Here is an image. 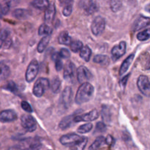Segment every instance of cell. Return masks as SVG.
<instances>
[{"label": "cell", "instance_id": "8d00e7d4", "mask_svg": "<svg viewBox=\"0 0 150 150\" xmlns=\"http://www.w3.org/2000/svg\"><path fill=\"white\" fill-rule=\"evenodd\" d=\"M10 33V30L8 29H4L1 32V33H0V40L2 41L3 43L9 38Z\"/></svg>", "mask_w": 150, "mask_h": 150}, {"label": "cell", "instance_id": "b9f144b4", "mask_svg": "<svg viewBox=\"0 0 150 150\" xmlns=\"http://www.w3.org/2000/svg\"><path fill=\"white\" fill-rule=\"evenodd\" d=\"M7 150H29L26 148L23 147L21 145H15V146H11V147L9 148Z\"/></svg>", "mask_w": 150, "mask_h": 150}, {"label": "cell", "instance_id": "60d3db41", "mask_svg": "<svg viewBox=\"0 0 150 150\" xmlns=\"http://www.w3.org/2000/svg\"><path fill=\"white\" fill-rule=\"evenodd\" d=\"M106 130V125L105 123L100 122H98L96 125V131L99 133H104Z\"/></svg>", "mask_w": 150, "mask_h": 150}, {"label": "cell", "instance_id": "4dcf8cb0", "mask_svg": "<svg viewBox=\"0 0 150 150\" xmlns=\"http://www.w3.org/2000/svg\"><path fill=\"white\" fill-rule=\"evenodd\" d=\"M61 87V81L59 78H54L51 83V90L54 93H57L59 92Z\"/></svg>", "mask_w": 150, "mask_h": 150}, {"label": "cell", "instance_id": "7c38bea8", "mask_svg": "<svg viewBox=\"0 0 150 150\" xmlns=\"http://www.w3.org/2000/svg\"><path fill=\"white\" fill-rule=\"evenodd\" d=\"M18 115L15 111L11 109L4 110L0 112V122L2 123L11 122L17 120Z\"/></svg>", "mask_w": 150, "mask_h": 150}, {"label": "cell", "instance_id": "9c48e42d", "mask_svg": "<svg viewBox=\"0 0 150 150\" xmlns=\"http://www.w3.org/2000/svg\"><path fill=\"white\" fill-rule=\"evenodd\" d=\"M82 138L83 136L77 135L76 133H69V134H66L62 136L59 139V142L62 145L70 146L80 141Z\"/></svg>", "mask_w": 150, "mask_h": 150}, {"label": "cell", "instance_id": "836d02e7", "mask_svg": "<svg viewBox=\"0 0 150 150\" xmlns=\"http://www.w3.org/2000/svg\"><path fill=\"white\" fill-rule=\"evenodd\" d=\"M93 127V125L91 123H86V124L82 125L81 126L78 128V133H81V134H84V133H89L91 131Z\"/></svg>", "mask_w": 150, "mask_h": 150}, {"label": "cell", "instance_id": "ba28073f", "mask_svg": "<svg viewBox=\"0 0 150 150\" xmlns=\"http://www.w3.org/2000/svg\"><path fill=\"white\" fill-rule=\"evenodd\" d=\"M76 67L72 62H67L64 67L63 76L66 81L69 82H73L76 76Z\"/></svg>", "mask_w": 150, "mask_h": 150}, {"label": "cell", "instance_id": "4316f807", "mask_svg": "<svg viewBox=\"0 0 150 150\" xmlns=\"http://www.w3.org/2000/svg\"><path fill=\"white\" fill-rule=\"evenodd\" d=\"M31 4L34 7L38 10H43V9H47V7L49 6V1L47 0H35Z\"/></svg>", "mask_w": 150, "mask_h": 150}, {"label": "cell", "instance_id": "5bb4252c", "mask_svg": "<svg viewBox=\"0 0 150 150\" xmlns=\"http://www.w3.org/2000/svg\"><path fill=\"white\" fill-rule=\"evenodd\" d=\"M73 90L70 86H67L63 90L61 96V103L64 108H67L70 105L72 102V98H73Z\"/></svg>", "mask_w": 150, "mask_h": 150}, {"label": "cell", "instance_id": "d6a6232c", "mask_svg": "<svg viewBox=\"0 0 150 150\" xmlns=\"http://www.w3.org/2000/svg\"><path fill=\"white\" fill-rule=\"evenodd\" d=\"M150 38V29H146L145 30L140 32L137 35V39L140 41L147 40Z\"/></svg>", "mask_w": 150, "mask_h": 150}, {"label": "cell", "instance_id": "f546056e", "mask_svg": "<svg viewBox=\"0 0 150 150\" xmlns=\"http://www.w3.org/2000/svg\"><path fill=\"white\" fill-rule=\"evenodd\" d=\"M70 50H71L74 53H77L79 52V51L82 49L83 48V43L81 42V41H79V40H75L73 41L70 44Z\"/></svg>", "mask_w": 150, "mask_h": 150}, {"label": "cell", "instance_id": "83f0119b", "mask_svg": "<svg viewBox=\"0 0 150 150\" xmlns=\"http://www.w3.org/2000/svg\"><path fill=\"white\" fill-rule=\"evenodd\" d=\"M52 29L46 23H43L41 25L38 29V34L39 35H45V36H51L52 34Z\"/></svg>", "mask_w": 150, "mask_h": 150}, {"label": "cell", "instance_id": "603a6c76", "mask_svg": "<svg viewBox=\"0 0 150 150\" xmlns=\"http://www.w3.org/2000/svg\"><path fill=\"white\" fill-rule=\"evenodd\" d=\"M105 144V139L103 136H98L96 139H95V142L91 144V146H89V150H98V149L101 147L103 145Z\"/></svg>", "mask_w": 150, "mask_h": 150}, {"label": "cell", "instance_id": "d590c367", "mask_svg": "<svg viewBox=\"0 0 150 150\" xmlns=\"http://www.w3.org/2000/svg\"><path fill=\"white\" fill-rule=\"evenodd\" d=\"M102 116L103 119L105 121L109 122L110 119H111V114H110V111L107 106H103L102 109Z\"/></svg>", "mask_w": 150, "mask_h": 150}, {"label": "cell", "instance_id": "52a82bcc", "mask_svg": "<svg viewBox=\"0 0 150 150\" xmlns=\"http://www.w3.org/2000/svg\"><path fill=\"white\" fill-rule=\"evenodd\" d=\"M76 76L79 83H84L88 81L91 80L92 78V75L88 68L84 66H80L76 70Z\"/></svg>", "mask_w": 150, "mask_h": 150}, {"label": "cell", "instance_id": "f1b7e54d", "mask_svg": "<svg viewBox=\"0 0 150 150\" xmlns=\"http://www.w3.org/2000/svg\"><path fill=\"white\" fill-rule=\"evenodd\" d=\"M52 59L55 61V67H56V70L57 71H60L62 70V69L63 68V62L62 61L61 58L59 56V54H54L52 55Z\"/></svg>", "mask_w": 150, "mask_h": 150}, {"label": "cell", "instance_id": "e0dca14e", "mask_svg": "<svg viewBox=\"0 0 150 150\" xmlns=\"http://www.w3.org/2000/svg\"><path fill=\"white\" fill-rule=\"evenodd\" d=\"M75 117H76L75 114H72V115L67 116V117L63 118L59 122V128H61L62 130H66L68 127H71L72 125H73V122H75Z\"/></svg>", "mask_w": 150, "mask_h": 150}, {"label": "cell", "instance_id": "277c9868", "mask_svg": "<svg viewBox=\"0 0 150 150\" xmlns=\"http://www.w3.org/2000/svg\"><path fill=\"white\" fill-rule=\"evenodd\" d=\"M39 71V63L36 59H32L28 65L26 71V80L30 83L35 80Z\"/></svg>", "mask_w": 150, "mask_h": 150}, {"label": "cell", "instance_id": "8992f818", "mask_svg": "<svg viewBox=\"0 0 150 150\" xmlns=\"http://www.w3.org/2000/svg\"><path fill=\"white\" fill-rule=\"evenodd\" d=\"M137 86L144 96L150 97V81L147 76H140L137 81Z\"/></svg>", "mask_w": 150, "mask_h": 150}, {"label": "cell", "instance_id": "bcb514c9", "mask_svg": "<svg viewBox=\"0 0 150 150\" xmlns=\"http://www.w3.org/2000/svg\"><path fill=\"white\" fill-rule=\"evenodd\" d=\"M3 16H4V15H3L2 13V5L0 4V18H1Z\"/></svg>", "mask_w": 150, "mask_h": 150}, {"label": "cell", "instance_id": "e575fe53", "mask_svg": "<svg viewBox=\"0 0 150 150\" xmlns=\"http://www.w3.org/2000/svg\"><path fill=\"white\" fill-rule=\"evenodd\" d=\"M110 7L114 13H117L119 10H121L122 7V2L120 1H117V0H113L110 2Z\"/></svg>", "mask_w": 150, "mask_h": 150}, {"label": "cell", "instance_id": "9a60e30c", "mask_svg": "<svg viewBox=\"0 0 150 150\" xmlns=\"http://www.w3.org/2000/svg\"><path fill=\"white\" fill-rule=\"evenodd\" d=\"M150 24V18L146 17V16H141L136 20L133 23V29L134 32L140 30L146 26H149Z\"/></svg>", "mask_w": 150, "mask_h": 150}, {"label": "cell", "instance_id": "44dd1931", "mask_svg": "<svg viewBox=\"0 0 150 150\" xmlns=\"http://www.w3.org/2000/svg\"><path fill=\"white\" fill-rule=\"evenodd\" d=\"M10 75V69L7 64L0 62V81L5 80Z\"/></svg>", "mask_w": 150, "mask_h": 150}, {"label": "cell", "instance_id": "2e32d148", "mask_svg": "<svg viewBox=\"0 0 150 150\" xmlns=\"http://www.w3.org/2000/svg\"><path fill=\"white\" fill-rule=\"evenodd\" d=\"M134 57H135V54H131L130 55H129L125 59V61L122 62V64L121 67H120V76H122L123 74H125V73L127 71L128 68L130 67V64H132L133 59H134Z\"/></svg>", "mask_w": 150, "mask_h": 150}, {"label": "cell", "instance_id": "6da1fadb", "mask_svg": "<svg viewBox=\"0 0 150 150\" xmlns=\"http://www.w3.org/2000/svg\"><path fill=\"white\" fill-rule=\"evenodd\" d=\"M94 93V87L90 83H82L79 86L76 95L75 101L77 104H83L86 102H89L92 99Z\"/></svg>", "mask_w": 150, "mask_h": 150}, {"label": "cell", "instance_id": "7402d4cb", "mask_svg": "<svg viewBox=\"0 0 150 150\" xmlns=\"http://www.w3.org/2000/svg\"><path fill=\"white\" fill-rule=\"evenodd\" d=\"M88 139L86 137H83L80 141L76 142L73 145L70 146V150H83L87 144Z\"/></svg>", "mask_w": 150, "mask_h": 150}, {"label": "cell", "instance_id": "4fadbf2b", "mask_svg": "<svg viewBox=\"0 0 150 150\" xmlns=\"http://www.w3.org/2000/svg\"><path fill=\"white\" fill-rule=\"evenodd\" d=\"M80 7L84 10L85 13L87 15H92L98 11L99 6L98 3L93 1H81L79 3Z\"/></svg>", "mask_w": 150, "mask_h": 150}, {"label": "cell", "instance_id": "cb8c5ba5", "mask_svg": "<svg viewBox=\"0 0 150 150\" xmlns=\"http://www.w3.org/2000/svg\"><path fill=\"white\" fill-rule=\"evenodd\" d=\"M92 56V50L90 49L88 45H85L80 51V57L84 60L85 62H89L90 57Z\"/></svg>", "mask_w": 150, "mask_h": 150}, {"label": "cell", "instance_id": "d4e9b609", "mask_svg": "<svg viewBox=\"0 0 150 150\" xmlns=\"http://www.w3.org/2000/svg\"><path fill=\"white\" fill-rule=\"evenodd\" d=\"M93 61L94 62L97 64H100L101 65H107L109 63V57L106 55L98 54V55L95 56Z\"/></svg>", "mask_w": 150, "mask_h": 150}, {"label": "cell", "instance_id": "7a4b0ae2", "mask_svg": "<svg viewBox=\"0 0 150 150\" xmlns=\"http://www.w3.org/2000/svg\"><path fill=\"white\" fill-rule=\"evenodd\" d=\"M49 87V81L45 78H40L33 87V94L37 98H40L43 95L44 92Z\"/></svg>", "mask_w": 150, "mask_h": 150}, {"label": "cell", "instance_id": "d6986e66", "mask_svg": "<svg viewBox=\"0 0 150 150\" xmlns=\"http://www.w3.org/2000/svg\"><path fill=\"white\" fill-rule=\"evenodd\" d=\"M29 15H30V11L26 10V9L22 8L16 9L13 13V16L16 18L19 19V20H24V19H26L29 17Z\"/></svg>", "mask_w": 150, "mask_h": 150}, {"label": "cell", "instance_id": "ffe728a7", "mask_svg": "<svg viewBox=\"0 0 150 150\" xmlns=\"http://www.w3.org/2000/svg\"><path fill=\"white\" fill-rule=\"evenodd\" d=\"M58 42L59 44L62 45H69L71 44V38L70 37L69 34L67 33V32H62L59 34L58 37Z\"/></svg>", "mask_w": 150, "mask_h": 150}, {"label": "cell", "instance_id": "74e56055", "mask_svg": "<svg viewBox=\"0 0 150 150\" xmlns=\"http://www.w3.org/2000/svg\"><path fill=\"white\" fill-rule=\"evenodd\" d=\"M59 56L60 57V58L68 59L70 57V53L67 48H62L59 53Z\"/></svg>", "mask_w": 150, "mask_h": 150}, {"label": "cell", "instance_id": "f6af8a7d", "mask_svg": "<svg viewBox=\"0 0 150 150\" xmlns=\"http://www.w3.org/2000/svg\"><path fill=\"white\" fill-rule=\"evenodd\" d=\"M114 142V139H113L112 136H108L107 138H105V144L108 145H111Z\"/></svg>", "mask_w": 150, "mask_h": 150}, {"label": "cell", "instance_id": "f35d334b", "mask_svg": "<svg viewBox=\"0 0 150 150\" xmlns=\"http://www.w3.org/2000/svg\"><path fill=\"white\" fill-rule=\"evenodd\" d=\"M72 11H73V7H72L71 4H67L63 9L62 14L66 17H67V16H70L71 15Z\"/></svg>", "mask_w": 150, "mask_h": 150}, {"label": "cell", "instance_id": "ac0fdd59", "mask_svg": "<svg viewBox=\"0 0 150 150\" xmlns=\"http://www.w3.org/2000/svg\"><path fill=\"white\" fill-rule=\"evenodd\" d=\"M55 6H54V4H50L45 12V16H44L45 21L48 23H51L54 18V16H55Z\"/></svg>", "mask_w": 150, "mask_h": 150}, {"label": "cell", "instance_id": "7dc6e473", "mask_svg": "<svg viewBox=\"0 0 150 150\" xmlns=\"http://www.w3.org/2000/svg\"><path fill=\"white\" fill-rule=\"evenodd\" d=\"M146 70H150V59H149V61H148V62L146 63Z\"/></svg>", "mask_w": 150, "mask_h": 150}, {"label": "cell", "instance_id": "ee69618b", "mask_svg": "<svg viewBox=\"0 0 150 150\" xmlns=\"http://www.w3.org/2000/svg\"><path fill=\"white\" fill-rule=\"evenodd\" d=\"M11 45H12V40L10 39V38H8L5 42H4L2 47H4V48H6V49H7V48H10V47L11 46Z\"/></svg>", "mask_w": 150, "mask_h": 150}, {"label": "cell", "instance_id": "8fae6325", "mask_svg": "<svg viewBox=\"0 0 150 150\" xmlns=\"http://www.w3.org/2000/svg\"><path fill=\"white\" fill-rule=\"evenodd\" d=\"M126 42L125 41H122L118 45H115L111 50V55L114 61L119 59L120 57H122L126 51Z\"/></svg>", "mask_w": 150, "mask_h": 150}, {"label": "cell", "instance_id": "484cf974", "mask_svg": "<svg viewBox=\"0 0 150 150\" xmlns=\"http://www.w3.org/2000/svg\"><path fill=\"white\" fill-rule=\"evenodd\" d=\"M50 39H51V36H45L40 40L39 44L38 45V51L39 53H42L46 47L48 46V43H49Z\"/></svg>", "mask_w": 150, "mask_h": 150}, {"label": "cell", "instance_id": "30bf717a", "mask_svg": "<svg viewBox=\"0 0 150 150\" xmlns=\"http://www.w3.org/2000/svg\"><path fill=\"white\" fill-rule=\"evenodd\" d=\"M99 117V113L96 109L92 110L89 113L82 114L80 116H76L74 118L75 122H92L97 120Z\"/></svg>", "mask_w": 150, "mask_h": 150}, {"label": "cell", "instance_id": "3957f363", "mask_svg": "<svg viewBox=\"0 0 150 150\" xmlns=\"http://www.w3.org/2000/svg\"><path fill=\"white\" fill-rule=\"evenodd\" d=\"M105 28V21L102 16H97L91 25V30L95 36H99L104 32Z\"/></svg>", "mask_w": 150, "mask_h": 150}, {"label": "cell", "instance_id": "5b68a950", "mask_svg": "<svg viewBox=\"0 0 150 150\" xmlns=\"http://www.w3.org/2000/svg\"><path fill=\"white\" fill-rule=\"evenodd\" d=\"M21 126L26 131L32 133L37 128V122L35 119L29 114H23L21 117Z\"/></svg>", "mask_w": 150, "mask_h": 150}, {"label": "cell", "instance_id": "7bdbcfd3", "mask_svg": "<svg viewBox=\"0 0 150 150\" xmlns=\"http://www.w3.org/2000/svg\"><path fill=\"white\" fill-rule=\"evenodd\" d=\"M130 76V74H128V75H127V76H125V77H123L121 81H120V84H121V86H122V87H125V85L127 84V80H128Z\"/></svg>", "mask_w": 150, "mask_h": 150}, {"label": "cell", "instance_id": "ab89813d", "mask_svg": "<svg viewBox=\"0 0 150 150\" xmlns=\"http://www.w3.org/2000/svg\"><path fill=\"white\" fill-rule=\"evenodd\" d=\"M21 105L22 109L24 110L25 111L28 113H32V108L31 107L30 104L29 103H27L26 101H22L21 103Z\"/></svg>", "mask_w": 150, "mask_h": 150}, {"label": "cell", "instance_id": "1f68e13d", "mask_svg": "<svg viewBox=\"0 0 150 150\" xmlns=\"http://www.w3.org/2000/svg\"><path fill=\"white\" fill-rule=\"evenodd\" d=\"M3 89H5V90L9 91L10 92H13V93L16 94L17 93V91H18V87H17V85L16 84L14 81H9L8 83H7L6 85H4L3 86Z\"/></svg>", "mask_w": 150, "mask_h": 150}]
</instances>
